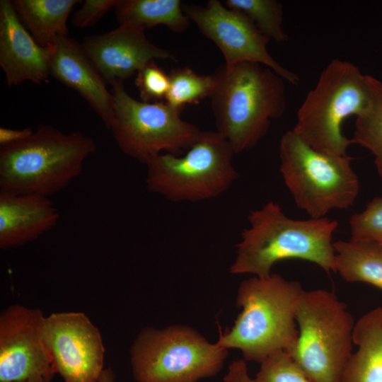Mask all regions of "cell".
Returning <instances> with one entry per match:
<instances>
[{"label":"cell","mask_w":382,"mask_h":382,"mask_svg":"<svg viewBox=\"0 0 382 382\" xmlns=\"http://www.w3.org/2000/svg\"><path fill=\"white\" fill-rule=\"evenodd\" d=\"M50 76L75 90L110 129L114 119L113 96L88 58L81 45L68 36H58L53 45Z\"/></svg>","instance_id":"obj_16"},{"label":"cell","mask_w":382,"mask_h":382,"mask_svg":"<svg viewBox=\"0 0 382 382\" xmlns=\"http://www.w3.org/2000/svg\"><path fill=\"white\" fill-rule=\"evenodd\" d=\"M169 76L154 61L150 62L137 71L135 79L141 101L163 102L169 88Z\"/></svg>","instance_id":"obj_27"},{"label":"cell","mask_w":382,"mask_h":382,"mask_svg":"<svg viewBox=\"0 0 382 382\" xmlns=\"http://www.w3.org/2000/svg\"><path fill=\"white\" fill-rule=\"evenodd\" d=\"M229 268L233 274L267 277L273 265L283 260L311 262L326 272H335L332 236L338 223L327 217L298 220L288 217L282 207L268 202L248 215Z\"/></svg>","instance_id":"obj_1"},{"label":"cell","mask_w":382,"mask_h":382,"mask_svg":"<svg viewBox=\"0 0 382 382\" xmlns=\"http://www.w3.org/2000/svg\"><path fill=\"white\" fill-rule=\"evenodd\" d=\"M183 10L199 31L213 41L222 52L225 65L254 62L267 66L291 84L299 83L294 72L278 63L267 50L270 40L243 13L209 0L204 6H183Z\"/></svg>","instance_id":"obj_12"},{"label":"cell","mask_w":382,"mask_h":382,"mask_svg":"<svg viewBox=\"0 0 382 382\" xmlns=\"http://www.w3.org/2000/svg\"><path fill=\"white\" fill-rule=\"evenodd\" d=\"M228 354L190 327H147L130 349L132 375L136 382H198L216 376Z\"/></svg>","instance_id":"obj_9"},{"label":"cell","mask_w":382,"mask_h":382,"mask_svg":"<svg viewBox=\"0 0 382 382\" xmlns=\"http://www.w3.org/2000/svg\"><path fill=\"white\" fill-rule=\"evenodd\" d=\"M120 0H86L73 16L74 27L85 28L95 25L110 9L115 8Z\"/></svg>","instance_id":"obj_28"},{"label":"cell","mask_w":382,"mask_h":382,"mask_svg":"<svg viewBox=\"0 0 382 382\" xmlns=\"http://www.w3.org/2000/svg\"><path fill=\"white\" fill-rule=\"evenodd\" d=\"M296 320L298 340L288 354L311 382H341L353 353L355 325L346 304L332 291L303 290Z\"/></svg>","instance_id":"obj_6"},{"label":"cell","mask_w":382,"mask_h":382,"mask_svg":"<svg viewBox=\"0 0 382 382\" xmlns=\"http://www.w3.org/2000/svg\"><path fill=\"white\" fill-rule=\"evenodd\" d=\"M59 214L49 197L0 192V248H13L52 229Z\"/></svg>","instance_id":"obj_17"},{"label":"cell","mask_w":382,"mask_h":382,"mask_svg":"<svg viewBox=\"0 0 382 382\" xmlns=\"http://www.w3.org/2000/svg\"><path fill=\"white\" fill-rule=\"evenodd\" d=\"M97 382H115V375L110 367L103 369Z\"/></svg>","instance_id":"obj_31"},{"label":"cell","mask_w":382,"mask_h":382,"mask_svg":"<svg viewBox=\"0 0 382 382\" xmlns=\"http://www.w3.org/2000/svg\"><path fill=\"white\" fill-rule=\"evenodd\" d=\"M33 132L34 131L30 127L21 129L1 127L0 146H4L21 141L32 135Z\"/></svg>","instance_id":"obj_30"},{"label":"cell","mask_w":382,"mask_h":382,"mask_svg":"<svg viewBox=\"0 0 382 382\" xmlns=\"http://www.w3.org/2000/svg\"><path fill=\"white\" fill-rule=\"evenodd\" d=\"M366 77L371 103L367 110L357 117L352 140L371 152L382 178V81L369 74Z\"/></svg>","instance_id":"obj_22"},{"label":"cell","mask_w":382,"mask_h":382,"mask_svg":"<svg viewBox=\"0 0 382 382\" xmlns=\"http://www.w3.org/2000/svg\"><path fill=\"white\" fill-rule=\"evenodd\" d=\"M53 45L42 47L20 21L13 3L0 1V65L7 84H40L50 77Z\"/></svg>","instance_id":"obj_15"},{"label":"cell","mask_w":382,"mask_h":382,"mask_svg":"<svg viewBox=\"0 0 382 382\" xmlns=\"http://www.w3.org/2000/svg\"><path fill=\"white\" fill-rule=\"evenodd\" d=\"M335 272L347 282H364L382 290V243L367 239L333 243Z\"/></svg>","instance_id":"obj_20"},{"label":"cell","mask_w":382,"mask_h":382,"mask_svg":"<svg viewBox=\"0 0 382 382\" xmlns=\"http://www.w3.org/2000/svg\"><path fill=\"white\" fill-rule=\"evenodd\" d=\"M279 158L285 185L311 218L325 217L332 209H346L354 203L359 180L351 156L315 149L289 130L280 139Z\"/></svg>","instance_id":"obj_7"},{"label":"cell","mask_w":382,"mask_h":382,"mask_svg":"<svg viewBox=\"0 0 382 382\" xmlns=\"http://www.w3.org/2000/svg\"><path fill=\"white\" fill-rule=\"evenodd\" d=\"M166 103L182 110L187 104H198L213 91V76L199 75L188 67L171 70Z\"/></svg>","instance_id":"obj_23"},{"label":"cell","mask_w":382,"mask_h":382,"mask_svg":"<svg viewBox=\"0 0 382 382\" xmlns=\"http://www.w3.org/2000/svg\"><path fill=\"white\" fill-rule=\"evenodd\" d=\"M255 382H311L284 351H277L260 363Z\"/></svg>","instance_id":"obj_25"},{"label":"cell","mask_w":382,"mask_h":382,"mask_svg":"<svg viewBox=\"0 0 382 382\" xmlns=\"http://www.w3.org/2000/svg\"><path fill=\"white\" fill-rule=\"evenodd\" d=\"M235 154L217 132L202 131L183 155L160 154L146 163V187L175 202H197L217 197L238 178Z\"/></svg>","instance_id":"obj_8"},{"label":"cell","mask_w":382,"mask_h":382,"mask_svg":"<svg viewBox=\"0 0 382 382\" xmlns=\"http://www.w3.org/2000/svg\"><path fill=\"white\" fill-rule=\"evenodd\" d=\"M45 337L57 373L65 382H97L105 348L99 330L82 312L46 316Z\"/></svg>","instance_id":"obj_13"},{"label":"cell","mask_w":382,"mask_h":382,"mask_svg":"<svg viewBox=\"0 0 382 382\" xmlns=\"http://www.w3.org/2000/svg\"><path fill=\"white\" fill-rule=\"evenodd\" d=\"M223 382H255L248 373L245 360L233 361L228 367Z\"/></svg>","instance_id":"obj_29"},{"label":"cell","mask_w":382,"mask_h":382,"mask_svg":"<svg viewBox=\"0 0 382 382\" xmlns=\"http://www.w3.org/2000/svg\"><path fill=\"white\" fill-rule=\"evenodd\" d=\"M212 76L210 98L216 132L235 154L253 148L267 134L271 120L286 110L284 79L254 62L224 64Z\"/></svg>","instance_id":"obj_2"},{"label":"cell","mask_w":382,"mask_h":382,"mask_svg":"<svg viewBox=\"0 0 382 382\" xmlns=\"http://www.w3.org/2000/svg\"><path fill=\"white\" fill-rule=\"evenodd\" d=\"M96 149L94 139L80 132L39 125L27 139L1 146L0 192L50 197L81 173Z\"/></svg>","instance_id":"obj_4"},{"label":"cell","mask_w":382,"mask_h":382,"mask_svg":"<svg viewBox=\"0 0 382 382\" xmlns=\"http://www.w3.org/2000/svg\"><path fill=\"white\" fill-rule=\"evenodd\" d=\"M78 0H15L17 16L42 47L54 45L58 36H67V19Z\"/></svg>","instance_id":"obj_19"},{"label":"cell","mask_w":382,"mask_h":382,"mask_svg":"<svg viewBox=\"0 0 382 382\" xmlns=\"http://www.w3.org/2000/svg\"><path fill=\"white\" fill-rule=\"evenodd\" d=\"M115 10L120 25L144 28L163 25L173 32L182 33L190 24L180 0H120Z\"/></svg>","instance_id":"obj_21"},{"label":"cell","mask_w":382,"mask_h":382,"mask_svg":"<svg viewBox=\"0 0 382 382\" xmlns=\"http://www.w3.org/2000/svg\"><path fill=\"white\" fill-rule=\"evenodd\" d=\"M226 7L241 11L250 18L258 30L278 43L288 41L283 28V5L276 0H227Z\"/></svg>","instance_id":"obj_24"},{"label":"cell","mask_w":382,"mask_h":382,"mask_svg":"<svg viewBox=\"0 0 382 382\" xmlns=\"http://www.w3.org/2000/svg\"><path fill=\"white\" fill-rule=\"evenodd\" d=\"M42 311L16 304L0 316V382H47L57 374Z\"/></svg>","instance_id":"obj_11"},{"label":"cell","mask_w":382,"mask_h":382,"mask_svg":"<svg viewBox=\"0 0 382 382\" xmlns=\"http://www.w3.org/2000/svg\"><path fill=\"white\" fill-rule=\"evenodd\" d=\"M112 86L114 119L110 129L127 156L145 164L162 151L180 156L200 136L201 130L181 118L182 110L166 102L137 100L127 93L123 81Z\"/></svg>","instance_id":"obj_10"},{"label":"cell","mask_w":382,"mask_h":382,"mask_svg":"<svg viewBox=\"0 0 382 382\" xmlns=\"http://www.w3.org/2000/svg\"><path fill=\"white\" fill-rule=\"evenodd\" d=\"M370 103L366 74L351 62L334 59L306 96L292 130L315 149L345 155L354 141L342 134V125L364 113Z\"/></svg>","instance_id":"obj_5"},{"label":"cell","mask_w":382,"mask_h":382,"mask_svg":"<svg viewBox=\"0 0 382 382\" xmlns=\"http://www.w3.org/2000/svg\"><path fill=\"white\" fill-rule=\"evenodd\" d=\"M144 28L122 24L106 33L86 37L82 48L103 79L123 81L154 59L175 60L170 52L151 43Z\"/></svg>","instance_id":"obj_14"},{"label":"cell","mask_w":382,"mask_h":382,"mask_svg":"<svg viewBox=\"0 0 382 382\" xmlns=\"http://www.w3.org/2000/svg\"><path fill=\"white\" fill-rule=\"evenodd\" d=\"M352 239H367L382 243V197L373 198L361 212L349 219Z\"/></svg>","instance_id":"obj_26"},{"label":"cell","mask_w":382,"mask_h":382,"mask_svg":"<svg viewBox=\"0 0 382 382\" xmlns=\"http://www.w3.org/2000/svg\"><path fill=\"white\" fill-rule=\"evenodd\" d=\"M353 342L358 349L352 354L341 382H382V307L355 323Z\"/></svg>","instance_id":"obj_18"},{"label":"cell","mask_w":382,"mask_h":382,"mask_svg":"<svg viewBox=\"0 0 382 382\" xmlns=\"http://www.w3.org/2000/svg\"><path fill=\"white\" fill-rule=\"evenodd\" d=\"M303 291L300 282L277 274L243 280L236 297L242 310L230 329L220 330L216 343L260 364L275 352L290 353L298 340L296 306Z\"/></svg>","instance_id":"obj_3"},{"label":"cell","mask_w":382,"mask_h":382,"mask_svg":"<svg viewBox=\"0 0 382 382\" xmlns=\"http://www.w3.org/2000/svg\"><path fill=\"white\" fill-rule=\"evenodd\" d=\"M26 382H47V381L40 379V380L30 381H26Z\"/></svg>","instance_id":"obj_32"}]
</instances>
